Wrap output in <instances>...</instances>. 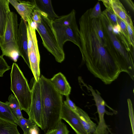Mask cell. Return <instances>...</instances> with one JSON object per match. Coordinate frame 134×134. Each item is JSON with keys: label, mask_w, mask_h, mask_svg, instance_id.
Instances as JSON below:
<instances>
[{"label": "cell", "mask_w": 134, "mask_h": 134, "mask_svg": "<svg viewBox=\"0 0 134 134\" xmlns=\"http://www.w3.org/2000/svg\"><path fill=\"white\" fill-rule=\"evenodd\" d=\"M98 114L99 121L95 132L92 134H109V130L106 124L104 115L106 112L105 106H108L106 103H103L96 105Z\"/></svg>", "instance_id": "cell-15"}, {"label": "cell", "mask_w": 134, "mask_h": 134, "mask_svg": "<svg viewBox=\"0 0 134 134\" xmlns=\"http://www.w3.org/2000/svg\"><path fill=\"white\" fill-rule=\"evenodd\" d=\"M17 122L18 125L20 127L23 131V134L28 132L32 127L36 125L29 118L27 119L23 117L19 118L17 120Z\"/></svg>", "instance_id": "cell-22"}, {"label": "cell", "mask_w": 134, "mask_h": 134, "mask_svg": "<svg viewBox=\"0 0 134 134\" xmlns=\"http://www.w3.org/2000/svg\"><path fill=\"white\" fill-rule=\"evenodd\" d=\"M32 19L34 22L36 23H40L41 22V12L36 7L33 12Z\"/></svg>", "instance_id": "cell-29"}, {"label": "cell", "mask_w": 134, "mask_h": 134, "mask_svg": "<svg viewBox=\"0 0 134 134\" xmlns=\"http://www.w3.org/2000/svg\"><path fill=\"white\" fill-rule=\"evenodd\" d=\"M117 17L118 22L124 34L130 45L129 36L126 24L123 21L119 18Z\"/></svg>", "instance_id": "cell-27"}, {"label": "cell", "mask_w": 134, "mask_h": 134, "mask_svg": "<svg viewBox=\"0 0 134 134\" xmlns=\"http://www.w3.org/2000/svg\"><path fill=\"white\" fill-rule=\"evenodd\" d=\"M40 12L41 22L40 23L35 22L36 30L42 39L44 46L54 56L57 62L61 63L65 59V54L59 43L52 25V20L46 14Z\"/></svg>", "instance_id": "cell-5"}, {"label": "cell", "mask_w": 134, "mask_h": 134, "mask_svg": "<svg viewBox=\"0 0 134 134\" xmlns=\"http://www.w3.org/2000/svg\"><path fill=\"white\" fill-rule=\"evenodd\" d=\"M27 22L21 18L18 27V45L19 55L30 69L28 56Z\"/></svg>", "instance_id": "cell-11"}, {"label": "cell", "mask_w": 134, "mask_h": 134, "mask_svg": "<svg viewBox=\"0 0 134 134\" xmlns=\"http://www.w3.org/2000/svg\"><path fill=\"white\" fill-rule=\"evenodd\" d=\"M10 73V89L20 105L21 110L28 114L31 106L32 92L27 80L18 64L13 63Z\"/></svg>", "instance_id": "cell-6"}, {"label": "cell", "mask_w": 134, "mask_h": 134, "mask_svg": "<svg viewBox=\"0 0 134 134\" xmlns=\"http://www.w3.org/2000/svg\"><path fill=\"white\" fill-rule=\"evenodd\" d=\"M7 103L14 116L17 120L23 117L19 103L15 96L12 94L10 95Z\"/></svg>", "instance_id": "cell-20"}, {"label": "cell", "mask_w": 134, "mask_h": 134, "mask_svg": "<svg viewBox=\"0 0 134 134\" xmlns=\"http://www.w3.org/2000/svg\"><path fill=\"white\" fill-rule=\"evenodd\" d=\"M39 82L42 110L41 130L46 134L54 130L61 119L63 95L49 79L42 75Z\"/></svg>", "instance_id": "cell-2"}, {"label": "cell", "mask_w": 134, "mask_h": 134, "mask_svg": "<svg viewBox=\"0 0 134 134\" xmlns=\"http://www.w3.org/2000/svg\"><path fill=\"white\" fill-rule=\"evenodd\" d=\"M55 134H69L66 125L60 119L55 128Z\"/></svg>", "instance_id": "cell-24"}, {"label": "cell", "mask_w": 134, "mask_h": 134, "mask_svg": "<svg viewBox=\"0 0 134 134\" xmlns=\"http://www.w3.org/2000/svg\"><path fill=\"white\" fill-rule=\"evenodd\" d=\"M52 24L62 48H63L65 43L68 41L77 46L80 51L79 29L76 21L74 9H73L68 14L59 16L52 21Z\"/></svg>", "instance_id": "cell-4"}, {"label": "cell", "mask_w": 134, "mask_h": 134, "mask_svg": "<svg viewBox=\"0 0 134 134\" xmlns=\"http://www.w3.org/2000/svg\"><path fill=\"white\" fill-rule=\"evenodd\" d=\"M123 1L125 2V3L127 4V5L133 12L134 5L133 2L131 0H125Z\"/></svg>", "instance_id": "cell-32"}, {"label": "cell", "mask_w": 134, "mask_h": 134, "mask_svg": "<svg viewBox=\"0 0 134 134\" xmlns=\"http://www.w3.org/2000/svg\"><path fill=\"white\" fill-rule=\"evenodd\" d=\"M10 3L24 21L32 23L33 12L36 8L35 0L30 1L9 0Z\"/></svg>", "instance_id": "cell-10"}, {"label": "cell", "mask_w": 134, "mask_h": 134, "mask_svg": "<svg viewBox=\"0 0 134 134\" xmlns=\"http://www.w3.org/2000/svg\"><path fill=\"white\" fill-rule=\"evenodd\" d=\"M10 69V67L8 65L3 56L0 55V77H3L4 74Z\"/></svg>", "instance_id": "cell-25"}, {"label": "cell", "mask_w": 134, "mask_h": 134, "mask_svg": "<svg viewBox=\"0 0 134 134\" xmlns=\"http://www.w3.org/2000/svg\"><path fill=\"white\" fill-rule=\"evenodd\" d=\"M37 8L40 12L46 14L53 21L59 17L55 13L50 0H35Z\"/></svg>", "instance_id": "cell-18"}, {"label": "cell", "mask_w": 134, "mask_h": 134, "mask_svg": "<svg viewBox=\"0 0 134 134\" xmlns=\"http://www.w3.org/2000/svg\"><path fill=\"white\" fill-rule=\"evenodd\" d=\"M17 126L0 119V134H20Z\"/></svg>", "instance_id": "cell-21"}, {"label": "cell", "mask_w": 134, "mask_h": 134, "mask_svg": "<svg viewBox=\"0 0 134 134\" xmlns=\"http://www.w3.org/2000/svg\"><path fill=\"white\" fill-rule=\"evenodd\" d=\"M65 97L66 100L63 102L74 112L76 113L77 112L78 107L76 106L74 102L70 99L69 96Z\"/></svg>", "instance_id": "cell-30"}, {"label": "cell", "mask_w": 134, "mask_h": 134, "mask_svg": "<svg viewBox=\"0 0 134 134\" xmlns=\"http://www.w3.org/2000/svg\"><path fill=\"white\" fill-rule=\"evenodd\" d=\"M31 81L32 99L31 105L27 114L29 119L36 123L41 129L42 110L40 83L34 78Z\"/></svg>", "instance_id": "cell-9"}, {"label": "cell", "mask_w": 134, "mask_h": 134, "mask_svg": "<svg viewBox=\"0 0 134 134\" xmlns=\"http://www.w3.org/2000/svg\"><path fill=\"white\" fill-rule=\"evenodd\" d=\"M102 13L100 3L99 2H98L92 8L90 16L91 19L98 18L101 17Z\"/></svg>", "instance_id": "cell-23"}, {"label": "cell", "mask_w": 134, "mask_h": 134, "mask_svg": "<svg viewBox=\"0 0 134 134\" xmlns=\"http://www.w3.org/2000/svg\"><path fill=\"white\" fill-rule=\"evenodd\" d=\"M18 17L13 12L8 15L4 33L0 41L2 55L9 57L16 62L19 54L18 45Z\"/></svg>", "instance_id": "cell-7"}, {"label": "cell", "mask_w": 134, "mask_h": 134, "mask_svg": "<svg viewBox=\"0 0 134 134\" xmlns=\"http://www.w3.org/2000/svg\"><path fill=\"white\" fill-rule=\"evenodd\" d=\"M46 134H55V130H53Z\"/></svg>", "instance_id": "cell-33"}, {"label": "cell", "mask_w": 134, "mask_h": 134, "mask_svg": "<svg viewBox=\"0 0 134 134\" xmlns=\"http://www.w3.org/2000/svg\"><path fill=\"white\" fill-rule=\"evenodd\" d=\"M0 119L18 125L17 120L7 102L3 103L0 101Z\"/></svg>", "instance_id": "cell-19"}, {"label": "cell", "mask_w": 134, "mask_h": 134, "mask_svg": "<svg viewBox=\"0 0 134 134\" xmlns=\"http://www.w3.org/2000/svg\"><path fill=\"white\" fill-rule=\"evenodd\" d=\"M76 114L86 132L88 134H92L96 129V124L91 120L86 112L78 107Z\"/></svg>", "instance_id": "cell-16"}, {"label": "cell", "mask_w": 134, "mask_h": 134, "mask_svg": "<svg viewBox=\"0 0 134 134\" xmlns=\"http://www.w3.org/2000/svg\"><path fill=\"white\" fill-rule=\"evenodd\" d=\"M104 38L102 41L108 53L119 68L134 80V55L127 51L113 31V25L106 14L102 12L100 17Z\"/></svg>", "instance_id": "cell-3"}, {"label": "cell", "mask_w": 134, "mask_h": 134, "mask_svg": "<svg viewBox=\"0 0 134 134\" xmlns=\"http://www.w3.org/2000/svg\"><path fill=\"white\" fill-rule=\"evenodd\" d=\"M60 119L67 122L76 134H88L83 128L76 114L64 102Z\"/></svg>", "instance_id": "cell-12"}, {"label": "cell", "mask_w": 134, "mask_h": 134, "mask_svg": "<svg viewBox=\"0 0 134 134\" xmlns=\"http://www.w3.org/2000/svg\"><path fill=\"white\" fill-rule=\"evenodd\" d=\"M27 30L28 40V52L30 69L37 81L40 77V55L36 32L35 24L27 23Z\"/></svg>", "instance_id": "cell-8"}, {"label": "cell", "mask_w": 134, "mask_h": 134, "mask_svg": "<svg viewBox=\"0 0 134 134\" xmlns=\"http://www.w3.org/2000/svg\"><path fill=\"white\" fill-rule=\"evenodd\" d=\"M9 0H0V38L3 37L8 16L11 12Z\"/></svg>", "instance_id": "cell-17"}, {"label": "cell", "mask_w": 134, "mask_h": 134, "mask_svg": "<svg viewBox=\"0 0 134 134\" xmlns=\"http://www.w3.org/2000/svg\"><path fill=\"white\" fill-rule=\"evenodd\" d=\"M129 36L130 44L132 48L134 49V27H133L130 25L126 24Z\"/></svg>", "instance_id": "cell-28"}, {"label": "cell", "mask_w": 134, "mask_h": 134, "mask_svg": "<svg viewBox=\"0 0 134 134\" xmlns=\"http://www.w3.org/2000/svg\"><path fill=\"white\" fill-rule=\"evenodd\" d=\"M127 102L129 109V116L130 120L132 134H134V121L133 109L132 103L130 99H128Z\"/></svg>", "instance_id": "cell-26"}, {"label": "cell", "mask_w": 134, "mask_h": 134, "mask_svg": "<svg viewBox=\"0 0 134 134\" xmlns=\"http://www.w3.org/2000/svg\"></svg>", "instance_id": "cell-34"}, {"label": "cell", "mask_w": 134, "mask_h": 134, "mask_svg": "<svg viewBox=\"0 0 134 134\" xmlns=\"http://www.w3.org/2000/svg\"><path fill=\"white\" fill-rule=\"evenodd\" d=\"M92 9H87L79 20L80 51L88 70L108 85L116 79L121 72L104 46L90 17Z\"/></svg>", "instance_id": "cell-1"}, {"label": "cell", "mask_w": 134, "mask_h": 134, "mask_svg": "<svg viewBox=\"0 0 134 134\" xmlns=\"http://www.w3.org/2000/svg\"><path fill=\"white\" fill-rule=\"evenodd\" d=\"M38 127L36 125L32 127L28 132L23 134H40V130Z\"/></svg>", "instance_id": "cell-31"}, {"label": "cell", "mask_w": 134, "mask_h": 134, "mask_svg": "<svg viewBox=\"0 0 134 134\" xmlns=\"http://www.w3.org/2000/svg\"><path fill=\"white\" fill-rule=\"evenodd\" d=\"M56 90L65 96L70 94L71 88L65 76L59 72L49 79Z\"/></svg>", "instance_id": "cell-14"}, {"label": "cell", "mask_w": 134, "mask_h": 134, "mask_svg": "<svg viewBox=\"0 0 134 134\" xmlns=\"http://www.w3.org/2000/svg\"><path fill=\"white\" fill-rule=\"evenodd\" d=\"M106 8L111 10L117 17L134 27L131 16L128 13L122 3L119 0H100Z\"/></svg>", "instance_id": "cell-13"}]
</instances>
